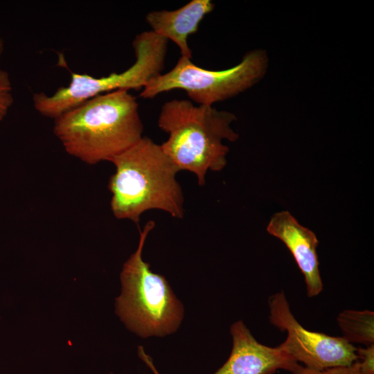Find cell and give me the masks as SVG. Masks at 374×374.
<instances>
[{
    "instance_id": "obj_3",
    "label": "cell",
    "mask_w": 374,
    "mask_h": 374,
    "mask_svg": "<svg viewBox=\"0 0 374 374\" xmlns=\"http://www.w3.org/2000/svg\"><path fill=\"white\" fill-rule=\"evenodd\" d=\"M235 121L234 114L213 106L188 100L167 101L158 118L159 127L168 134L161 147L179 171L193 173L204 186L208 170L219 172L226 165L229 148L223 141L238 139L231 126Z\"/></svg>"
},
{
    "instance_id": "obj_12",
    "label": "cell",
    "mask_w": 374,
    "mask_h": 374,
    "mask_svg": "<svg viewBox=\"0 0 374 374\" xmlns=\"http://www.w3.org/2000/svg\"><path fill=\"white\" fill-rule=\"evenodd\" d=\"M14 101L8 73L0 69V122L4 118Z\"/></svg>"
},
{
    "instance_id": "obj_10",
    "label": "cell",
    "mask_w": 374,
    "mask_h": 374,
    "mask_svg": "<svg viewBox=\"0 0 374 374\" xmlns=\"http://www.w3.org/2000/svg\"><path fill=\"white\" fill-rule=\"evenodd\" d=\"M214 7L211 0H191L174 10L150 12L145 20L152 31L178 46L181 57L191 59L188 38L198 30L201 21Z\"/></svg>"
},
{
    "instance_id": "obj_11",
    "label": "cell",
    "mask_w": 374,
    "mask_h": 374,
    "mask_svg": "<svg viewBox=\"0 0 374 374\" xmlns=\"http://www.w3.org/2000/svg\"><path fill=\"white\" fill-rule=\"evenodd\" d=\"M337 323L349 343L374 345V312L368 310H345L337 318Z\"/></svg>"
},
{
    "instance_id": "obj_14",
    "label": "cell",
    "mask_w": 374,
    "mask_h": 374,
    "mask_svg": "<svg viewBox=\"0 0 374 374\" xmlns=\"http://www.w3.org/2000/svg\"><path fill=\"white\" fill-rule=\"evenodd\" d=\"M357 362L362 374H374V345L356 349Z\"/></svg>"
},
{
    "instance_id": "obj_16",
    "label": "cell",
    "mask_w": 374,
    "mask_h": 374,
    "mask_svg": "<svg viewBox=\"0 0 374 374\" xmlns=\"http://www.w3.org/2000/svg\"><path fill=\"white\" fill-rule=\"evenodd\" d=\"M4 50V44L2 39L0 37V58L3 54Z\"/></svg>"
},
{
    "instance_id": "obj_4",
    "label": "cell",
    "mask_w": 374,
    "mask_h": 374,
    "mask_svg": "<svg viewBox=\"0 0 374 374\" xmlns=\"http://www.w3.org/2000/svg\"><path fill=\"white\" fill-rule=\"evenodd\" d=\"M155 222L139 229L136 250L124 263L121 273L122 293L116 299V312L131 331L146 338L163 337L175 332L183 319L184 308L166 278L152 271L142 258L148 233Z\"/></svg>"
},
{
    "instance_id": "obj_1",
    "label": "cell",
    "mask_w": 374,
    "mask_h": 374,
    "mask_svg": "<svg viewBox=\"0 0 374 374\" xmlns=\"http://www.w3.org/2000/svg\"><path fill=\"white\" fill-rule=\"evenodd\" d=\"M139 104L126 90L96 96L54 119L66 152L90 165L110 161L143 136Z\"/></svg>"
},
{
    "instance_id": "obj_15",
    "label": "cell",
    "mask_w": 374,
    "mask_h": 374,
    "mask_svg": "<svg viewBox=\"0 0 374 374\" xmlns=\"http://www.w3.org/2000/svg\"><path fill=\"white\" fill-rule=\"evenodd\" d=\"M138 354L139 357L145 363V364L151 369L154 374H160L157 368H155L152 359L147 355L143 348V346H139L138 347Z\"/></svg>"
},
{
    "instance_id": "obj_5",
    "label": "cell",
    "mask_w": 374,
    "mask_h": 374,
    "mask_svg": "<svg viewBox=\"0 0 374 374\" xmlns=\"http://www.w3.org/2000/svg\"><path fill=\"white\" fill-rule=\"evenodd\" d=\"M168 44L166 39L153 31H143L133 41L136 60L130 68L100 78L71 73L70 84L60 87L53 95L34 93V107L42 116L55 119L96 96L117 90L143 89L152 78L162 73Z\"/></svg>"
},
{
    "instance_id": "obj_6",
    "label": "cell",
    "mask_w": 374,
    "mask_h": 374,
    "mask_svg": "<svg viewBox=\"0 0 374 374\" xmlns=\"http://www.w3.org/2000/svg\"><path fill=\"white\" fill-rule=\"evenodd\" d=\"M268 62L266 51L256 49L245 53L242 60L231 68L212 71L181 56L170 71L152 78L142 89L140 96L154 98L163 92L181 89L192 102L213 106L257 84L266 74Z\"/></svg>"
},
{
    "instance_id": "obj_9",
    "label": "cell",
    "mask_w": 374,
    "mask_h": 374,
    "mask_svg": "<svg viewBox=\"0 0 374 374\" xmlns=\"http://www.w3.org/2000/svg\"><path fill=\"white\" fill-rule=\"evenodd\" d=\"M267 231L281 240L292 254L304 276L308 296L312 297L321 293L323 283L317 252L319 240L315 233L301 225L288 211L274 213Z\"/></svg>"
},
{
    "instance_id": "obj_2",
    "label": "cell",
    "mask_w": 374,
    "mask_h": 374,
    "mask_svg": "<svg viewBox=\"0 0 374 374\" xmlns=\"http://www.w3.org/2000/svg\"><path fill=\"white\" fill-rule=\"evenodd\" d=\"M110 162L115 172L108 188L111 210L116 218L138 224L141 214L152 209L183 218L184 197L176 179L179 170L161 145L143 136Z\"/></svg>"
},
{
    "instance_id": "obj_13",
    "label": "cell",
    "mask_w": 374,
    "mask_h": 374,
    "mask_svg": "<svg viewBox=\"0 0 374 374\" xmlns=\"http://www.w3.org/2000/svg\"><path fill=\"white\" fill-rule=\"evenodd\" d=\"M290 371L293 374H362L357 361L349 366L332 367L321 371L312 370L296 363Z\"/></svg>"
},
{
    "instance_id": "obj_8",
    "label": "cell",
    "mask_w": 374,
    "mask_h": 374,
    "mask_svg": "<svg viewBox=\"0 0 374 374\" xmlns=\"http://www.w3.org/2000/svg\"><path fill=\"white\" fill-rule=\"evenodd\" d=\"M233 347L227 361L214 374H274L290 371L296 362L280 346L259 343L242 321L231 326Z\"/></svg>"
},
{
    "instance_id": "obj_7",
    "label": "cell",
    "mask_w": 374,
    "mask_h": 374,
    "mask_svg": "<svg viewBox=\"0 0 374 374\" xmlns=\"http://www.w3.org/2000/svg\"><path fill=\"white\" fill-rule=\"evenodd\" d=\"M269 321L285 331L287 337L280 346L305 367L321 371L349 366L356 362V349L343 337H332L304 328L292 314L283 291L270 296Z\"/></svg>"
}]
</instances>
